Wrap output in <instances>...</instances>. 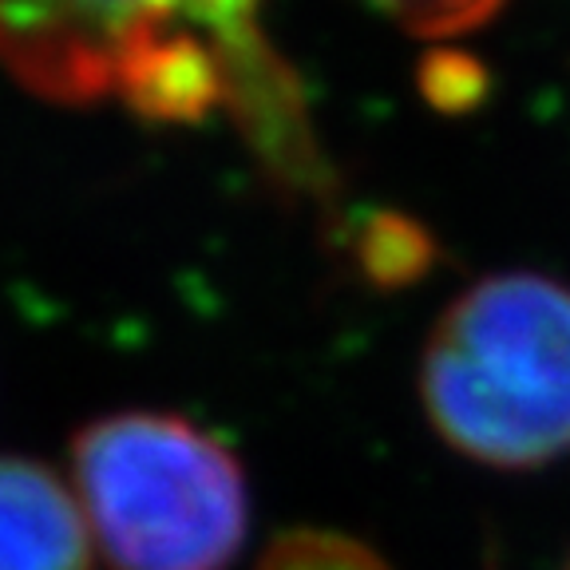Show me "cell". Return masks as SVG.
<instances>
[{
    "label": "cell",
    "mask_w": 570,
    "mask_h": 570,
    "mask_svg": "<svg viewBox=\"0 0 570 570\" xmlns=\"http://www.w3.org/2000/svg\"><path fill=\"white\" fill-rule=\"evenodd\" d=\"M0 68L56 104H124L163 124L230 111L266 159H309L262 0H0Z\"/></svg>",
    "instance_id": "1"
},
{
    "label": "cell",
    "mask_w": 570,
    "mask_h": 570,
    "mask_svg": "<svg viewBox=\"0 0 570 570\" xmlns=\"http://www.w3.org/2000/svg\"><path fill=\"white\" fill-rule=\"evenodd\" d=\"M420 401L444 444L499 472L570 452V285L495 274L463 289L424 345Z\"/></svg>",
    "instance_id": "2"
},
{
    "label": "cell",
    "mask_w": 570,
    "mask_h": 570,
    "mask_svg": "<svg viewBox=\"0 0 570 570\" xmlns=\"http://www.w3.org/2000/svg\"><path fill=\"white\" fill-rule=\"evenodd\" d=\"M71 491L111 570H230L249 531L234 452L170 412H116L71 440Z\"/></svg>",
    "instance_id": "3"
},
{
    "label": "cell",
    "mask_w": 570,
    "mask_h": 570,
    "mask_svg": "<svg viewBox=\"0 0 570 570\" xmlns=\"http://www.w3.org/2000/svg\"><path fill=\"white\" fill-rule=\"evenodd\" d=\"M0 570H91L76 491L24 455H0Z\"/></svg>",
    "instance_id": "4"
},
{
    "label": "cell",
    "mask_w": 570,
    "mask_h": 570,
    "mask_svg": "<svg viewBox=\"0 0 570 570\" xmlns=\"http://www.w3.org/2000/svg\"><path fill=\"white\" fill-rule=\"evenodd\" d=\"M368 4L416 36H460L495 17L503 0H368Z\"/></svg>",
    "instance_id": "5"
},
{
    "label": "cell",
    "mask_w": 570,
    "mask_h": 570,
    "mask_svg": "<svg viewBox=\"0 0 570 570\" xmlns=\"http://www.w3.org/2000/svg\"><path fill=\"white\" fill-rule=\"evenodd\" d=\"M262 570H384L368 551L330 534H297L269 551Z\"/></svg>",
    "instance_id": "6"
}]
</instances>
